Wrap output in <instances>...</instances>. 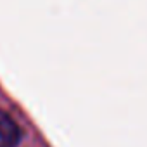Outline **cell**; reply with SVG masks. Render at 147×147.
<instances>
[{"mask_svg":"<svg viewBox=\"0 0 147 147\" xmlns=\"http://www.w3.org/2000/svg\"><path fill=\"white\" fill-rule=\"evenodd\" d=\"M21 131L16 121L4 111H0V147H18Z\"/></svg>","mask_w":147,"mask_h":147,"instance_id":"obj_1","label":"cell"}]
</instances>
